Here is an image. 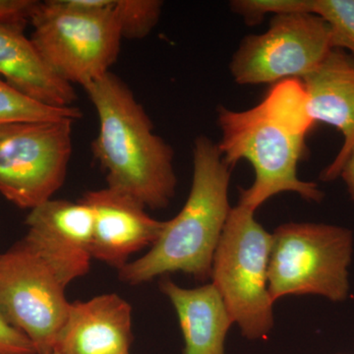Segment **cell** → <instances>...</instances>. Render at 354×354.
Returning <instances> with one entry per match:
<instances>
[{
  "label": "cell",
  "mask_w": 354,
  "mask_h": 354,
  "mask_svg": "<svg viewBox=\"0 0 354 354\" xmlns=\"http://www.w3.org/2000/svg\"><path fill=\"white\" fill-rule=\"evenodd\" d=\"M223 160L230 167L244 160L252 165L255 180L241 190L239 205L256 209L283 192H295L320 203L324 192L297 174L305 153V139L315 124L310 116L301 80L274 84L260 104L245 111L218 109Z\"/></svg>",
  "instance_id": "6da1fadb"
},
{
  "label": "cell",
  "mask_w": 354,
  "mask_h": 354,
  "mask_svg": "<svg viewBox=\"0 0 354 354\" xmlns=\"http://www.w3.org/2000/svg\"><path fill=\"white\" fill-rule=\"evenodd\" d=\"M83 88L99 118L93 155L106 172L108 187L146 208H167L177 186L172 147L153 132L143 106L115 74L109 71Z\"/></svg>",
  "instance_id": "7a4b0ae2"
},
{
  "label": "cell",
  "mask_w": 354,
  "mask_h": 354,
  "mask_svg": "<svg viewBox=\"0 0 354 354\" xmlns=\"http://www.w3.org/2000/svg\"><path fill=\"white\" fill-rule=\"evenodd\" d=\"M232 169L218 144L204 135L195 139L187 200L178 215L165 221L150 251L118 271L123 283L141 285L177 272L200 281L211 279L216 250L232 209L228 199Z\"/></svg>",
  "instance_id": "3957f363"
},
{
  "label": "cell",
  "mask_w": 354,
  "mask_h": 354,
  "mask_svg": "<svg viewBox=\"0 0 354 354\" xmlns=\"http://www.w3.org/2000/svg\"><path fill=\"white\" fill-rule=\"evenodd\" d=\"M115 0H48L32 14L31 41L65 82L85 87L104 74L120 55Z\"/></svg>",
  "instance_id": "277c9868"
},
{
  "label": "cell",
  "mask_w": 354,
  "mask_h": 354,
  "mask_svg": "<svg viewBox=\"0 0 354 354\" xmlns=\"http://www.w3.org/2000/svg\"><path fill=\"white\" fill-rule=\"evenodd\" d=\"M272 243V234L256 221L255 212L239 204L230 211L214 257L212 283L249 339H265L274 327L268 288Z\"/></svg>",
  "instance_id": "5b68a950"
},
{
  "label": "cell",
  "mask_w": 354,
  "mask_h": 354,
  "mask_svg": "<svg viewBox=\"0 0 354 354\" xmlns=\"http://www.w3.org/2000/svg\"><path fill=\"white\" fill-rule=\"evenodd\" d=\"M272 235L268 288L274 304L288 295H319L334 302L348 297L351 230L326 223H288Z\"/></svg>",
  "instance_id": "8992f818"
},
{
  "label": "cell",
  "mask_w": 354,
  "mask_h": 354,
  "mask_svg": "<svg viewBox=\"0 0 354 354\" xmlns=\"http://www.w3.org/2000/svg\"><path fill=\"white\" fill-rule=\"evenodd\" d=\"M71 281L25 237L0 254V314L32 342L37 354L55 351L69 311L65 288Z\"/></svg>",
  "instance_id": "52a82bcc"
},
{
  "label": "cell",
  "mask_w": 354,
  "mask_h": 354,
  "mask_svg": "<svg viewBox=\"0 0 354 354\" xmlns=\"http://www.w3.org/2000/svg\"><path fill=\"white\" fill-rule=\"evenodd\" d=\"M74 122L0 125V194L23 209L50 200L66 177Z\"/></svg>",
  "instance_id": "ba28073f"
},
{
  "label": "cell",
  "mask_w": 354,
  "mask_h": 354,
  "mask_svg": "<svg viewBox=\"0 0 354 354\" xmlns=\"http://www.w3.org/2000/svg\"><path fill=\"white\" fill-rule=\"evenodd\" d=\"M332 50L329 26L318 15L274 16L267 31L242 39L230 71L234 82L244 86L302 80Z\"/></svg>",
  "instance_id": "9c48e42d"
},
{
  "label": "cell",
  "mask_w": 354,
  "mask_h": 354,
  "mask_svg": "<svg viewBox=\"0 0 354 354\" xmlns=\"http://www.w3.org/2000/svg\"><path fill=\"white\" fill-rule=\"evenodd\" d=\"M81 201L94 218L92 256L118 271L132 254L152 247L165 227V221L147 214L146 207L125 193L104 188L88 191Z\"/></svg>",
  "instance_id": "30bf717a"
},
{
  "label": "cell",
  "mask_w": 354,
  "mask_h": 354,
  "mask_svg": "<svg viewBox=\"0 0 354 354\" xmlns=\"http://www.w3.org/2000/svg\"><path fill=\"white\" fill-rule=\"evenodd\" d=\"M25 239L73 281L87 274L92 259L94 218L85 203L53 200L32 209Z\"/></svg>",
  "instance_id": "8fae6325"
},
{
  "label": "cell",
  "mask_w": 354,
  "mask_h": 354,
  "mask_svg": "<svg viewBox=\"0 0 354 354\" xmlns=\"http://www.w3.org/2000/svg\"><path fill=\"white\" fill-rule=\"evenodd\" d=\"M301 82L314 122L334 127L344 138L341 150L321 174V180L333 181L354 147V57L334 48Z\"/></svg>",
  "instance_id": "7c38bea8"
},
{
  "label": "cell",
  "mask_w": 354,
  "mask_h": 354,
  "mask_svg": "<svg viewBox=\"0 0 354 354\" xmlns=\"http://www.w3.org/2000/svg\"><path fill=\"white\" fill-rule=\"evenodd\" d=\"M132 308L115 293L70 304L55 351L60 354H129Z\"/></svg>",
  "instance_id": "4fadbf2b"
},
{
  "label": "cell",
  "mask_w": 354,
  "mask_h": 354,
  "mask_svg": "<svg viewBox=\"0 0 354 354\" xmlns=\"http://www.w3.org/2000/svg\"><path fill=\"white\" fill-rule=\"evenodd\" d=\"M24 30L0 26V75L35 101L55 108H71L77 101L73 86L58 77Z\"/></svg>",
  "instance_id": "5bb4252c"
},
{
  "label": "cell",
  "mask_w": 354,
  "mask_h": 354,
  "mask_svg": "<svg viewBox=\"0 0 354 354\" xmlns=\"http://www.w3.org/2000/svg\"><path fill=\"white\" fill-rule=\"evenodd\" d=\"M160 288L178 317L185 342L183 354H225V337L234 322L215 286L184 288L162 278Z\"/></svg>",
  "instance_id": "9a60e30c"
},
{
  "label": "cell",
  "mask_w": 354,
  "mask_h": 354,
  "mask_svg": "<svg viewBox=\"0 0 354 354\" xmlns=\"http://www.w3.org/2000/svg\"><path fill=\"white\" fill-rule=\"evenodd\" d=\"M82 111L75 106L55 108L35 101L0 79V125L59 120H77Z\"/></svg>",
  "instance_id": "2e32d148"
},
{
  "label": "cell",
  "mask_w": 354,
  "mask_h": 354,
  "mask_svg": "<svg viewBox=\"0 0 354 354\" xmlns=\"http://www.w3.org/2000/svg\"><path fill=\"white\" fill-rule=\"evenodd\" d=\"M162 6L160 0H115L113 14L122 39L146 38L157 26Z\"/></svg>",
  "instance_id": "e0dca14e"
},
{
  "label": "cell",
  "mask_w": 354,
  "mask_h": 354,
  "mask_svg": "<svg viewBox=\"0 0 354 354\" xmlns=\"http://www.w3.org/2000/svg\"><path fill=\"white\" fill-rule=\"evenodd\" d=\"M312 13L329 26L333 48L354 57V0H313Z\"/></svg>",
  "instance_id": "ac0fdd59"
},
{
  "label": "cell",
  "mask_w": 354,
  "mask_h": 354,
  "mask_svg": "<svg viewBox=\"0 0 354 354\" xmlns=\"http://www.w3.org/2000/svg\"><path fill=\"white\" fill-rule=\"evenodd\" d=\"M228 6L247 25L254 26L260 24L268 15L312 13L313 0H232Z\"/></svg>",
  "instance_id": "d6986e66"
},
{
  "label": "cell",
  "mask_w": 354,
  "mask_h": 354,
  "mask_svg": "<svg viewBox=\"0 0 354 354\" xmlns=\"http://www.w3.org/2000/svg\"><path fill=\"white\" fill-rule=\"evenodd\" d=\"M37 4L35 0H0V26L24 30Z\"/></svg>",
  "instance_id": "ffe728a7"
},
{
  "label": "cell",
  "mask_w": 354,
  "mask_h": 354,
  "mask_svg": "<svg viewBox=\"0 0 354 354\" xmlns=\"http://www.w3.org/2000/svg\"><path fill=\"white\" fill-rule=\"evenodd\" d=\"M0 354H37L32 342L0 314Z\"/></svg>",
  "instance_id": "44dd1931"
},
{
  "label": "cell",
  "mask_w": 354,
  "mask_h": 354,
  "mask_svg": "<svg viewBox=\"0 0 354 354\" xmlns=\"http://www.w3.org/2000/svg\"><path fill=\"white\" fill-rule=\"evenodd\" d=\"M339 177L346 183L349 196L354 202V147L342 167Z\"/></svg>",
  "instance_id": "7402d4cb"
},
{
  "label": "cell",
  "mask_w": 354,
  "mask_h": 354,
  "mask_svg": "<svg viewBox=\"0 0 354 354\" xmlns=\"http://www.w3.org/2000/svg\"><path fill=\"white\" fill-rule=\"evenodd\" d=\"M50 354H60V353H58V351H53V353H50Z\"/></svg>",
  "instance_id": "603a6c76"
}]
</instances>
